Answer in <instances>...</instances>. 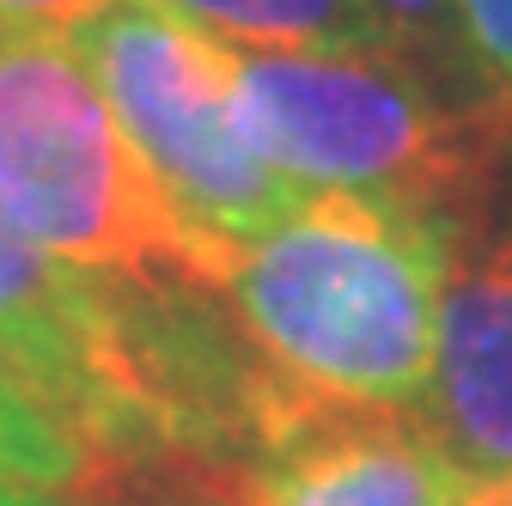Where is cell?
<instances>
[{
	"label": "cell",
	"instance_id": "52a82bcc",
	"mask_svg": "<svg viewBox=\"0 0 512 506\" xmlns=\"http://www.w3.org/2000/svg\"><path fill=\"white\" fill-rule=\"evenodd\" d=\"M421 421L470 482L512 476V189L482 196L452 226Z\"/></svg>",
	"mask_w": 512,
	"mask_h": 506
},
{
	"label": "cell",
	"instance_id": "3957f363",
	"mask_svg": "<svg viewBox=\"0 0 512 506\" xmlns=\"http://www.w3.org/2000/svg\"><path fill=\"white\" fill-rule=\"evenodd\" d=\"M0 214L122 287L226 293L244 257L159 196L80 37L49 25H0Z\"/></svg>",
	"mask_w": 512,
	"mask_h": 506
},
{
	"label": "cell",
	"instance_id": "277c9868",
	"mask_svg": "<svg viewBox=\"0 0 512 506\" xmlns=\"http://www.w3.org/2000/svg\"><path fill=\"white\" fill-rule=\"evenodd\" d=\"M226 86L238 129L293 189L397 202L464 220L488 196L494 135L397 49H238Z\"/></svg>",
	"mask_w": 512,
	"mask_h": 506
},
{
	"label": "cell",
	"instance_id": "4fadbf2b",
	"mask_svg": "<svg viewBox=\"0 0 512 506\" xmlns=\"http://www.w3.org/2000/svg\"><path fill=\"white\" fill-rule=\"evenodd\" d=\"M0 506H68L61 488H31V482H0Z\"/></svg>",
	"mask_w": 512,
	"mask_h": 506
},
{
	"label": "cell",
	"instance_id": "7a4b0ae2",
	"mask_svg": "<svg viewBox=\"0 0 512 506\" xmlns=\"http://www.w3.org/2000/svg\"><path fill=\"white\" fill-rule=\"evenodd\" d=\"M445 269L452 220L317 189L244 244L226 299L281 385L421 415Z\"/></svg>",
	"mask_w": 512,
	"mask_h": 506
},
{
	"label": "cell",
	"instance_id": "ba28073f",
	"mask_svg": "<svg viewBox=\"0 0 512 506\" xmlns=\"http://www.w3.org/2000/svg\"><path fill=\"white\" fill-rule=\"evenodd\" d=\"M238 49H391L366 0H147Z\"/></svg>",
	"mask_w": 512,
	"mask_h": 506
},
{
	"label": "cell",
	"instance_id": "7c38bea8",
	"mask_svg": "<svg viewBox=\"0 0 512 506\" xmlns=\"http://www.w3.org/2000/svg\"><path fill=\"white\" fill-rule=\"evenodd\" d=\"M110 0H0V25H49V31H80Z\"/></svg>",
	"mask_w": 512,
	"mask_h": 506
},
{
	"label": "cell",
	"instance_id": "8992f818",
	"mask_svg": "<svg viewBox=\"0 0 512 506\" xmlns=\"http://www.w3.org/2000/svg\"><path fill=\"white\" fill-rule=\"evenodd\" d=\"M470 476L415 409H372L269 372L244 439L238 506H464Z\"/></svg>",
	"mask_w": 512,
	"mask_h": 506
},
{
	"label": "cell",
	"instance_id": "8fae6325",
	"mask_svg": "<svg viewBox=\"0 0 512 506\" xmlns=\"http://www.w3.org/2000/svg\"><path fill=\"white\" fill-rule=\"evenodd\" d=\"M458 7H464V37L476 68L512 122V0H458Z\"/></svg>",
	"mask_w": 512,
	"mask_h": 506
},
{
	"label": "cell",
	"instance_id": "5b68a950",
	"mask_svg": "<svg viewBox=\"0 0 512 506\" xmlns=\"http://www.w3.org/2000/svg\"><path fill=\"white\" fill-rule=\"evenodd\" d=\"M74 37L135 159L189 226L244 250L305 202L238 129L220 37L147 0H110Z\"/></svg>",
	"mask_w": 512,
	"mask_h": 506
},
{
	"label": "cell",
	"instance_id": "5bb4252c",
	"mask_svg": "<svg viewBox=\"0 0 512 506\" xmlns=\"http://www.w3.org/2000/svg\"><path fill=\"white\" fill-rule=\"evenodd\" d=\"M464 506H512V476H494V482H470Z\"/></svg>",
	"mask_w": 512,
	"mask_h": 506
},
{
	"label": "cell",
	"instance_id": "9c48e42d",
	"mask_svg": "<svg viewBox=\"0 0 512 506\" xmlns=\"http://www.w3.org/2000/svg\"><path fill=\"white\" fill-rule=\"evenodd\" d=\"M366 13L378 19L384 43H391L409 68H421L445 98H458L464 110H482V116L500 110L488 80H482V68H476V55H470L458 0H366Z\"/></svg>",
	"mask_w": 512,
	"mask_h": 506
},
{
	"label": "cell",
	"instance_id": "6da1fadb",
	"mask_svg": "<svg viewBox=\"0 0 512 506\" xmlns=\"http://www.w3.org/2000/svg\"><path fill=\"white\" fill-rule=\"evenodd\" d=\"M86 275L0 214V372L74 439L86 470L250 439L263 372L214 348L183 293Z\"/></svg>",
	"mask_w": 512,
	"mask_h": 506
},
{
	"label": "cell",
	"instance_id": "30bf717a",
	"mask_svg": "<svg viewBox=\"0 0 512 506\" xmlns=\"http://www.w3.org/2000/svg\"><path fill=\"white\" fill-rule=\"evenodd\" d=\"M86 476V458L7 372H0V482H31V488H68Z\"/></svg>",
	"mask_w": 512,
	"mask_h": 506
}]
</instances>
